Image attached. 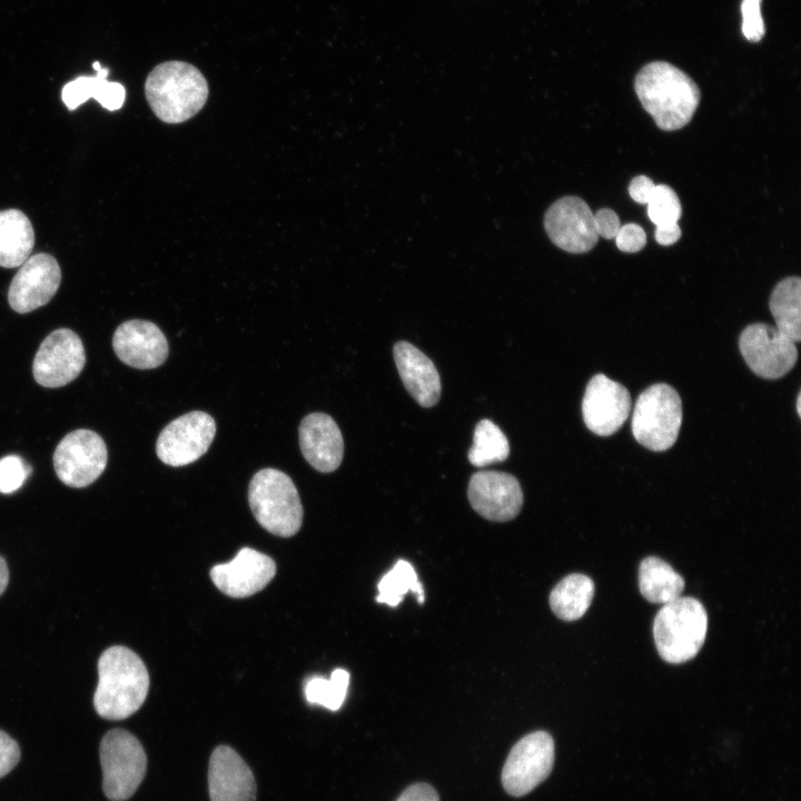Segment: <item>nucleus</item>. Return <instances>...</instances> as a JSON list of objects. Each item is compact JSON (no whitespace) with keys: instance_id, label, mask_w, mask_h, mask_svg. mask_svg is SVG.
<instances>
[{"instance_id":"obj_15","label":"nucleus","mask_w":801,"mask_h":801,"mask_svg":"<svg viewBox=\"0 0 801 801\" xmlns=\"http://www.w3.org/2000/svg\"><path fill=\"white\" fill-rule=\"evenodd\" d=\"M61 281L58 261L51 255L39 253L29 257L13 277L8 300L20 314L44 306L57 293Z\"/></svg>"},{"instance_id":"obj_28","label":"nucleus","mask_w":801,"mask_h":801,"mask_svg":"<svg viewBox=\"0 0 801 801\" xmlns=\"http://www.w3.org/2000/svg\"><path fill=\"white\" fill-rule=\"evenodd\" d=\"M349 684V673L344 669H335L329 679L312 678L305 685L308 703L337 711L344 703Z\"/></svg>"},{"instance_id":"obj_36","label":"nucleus","mask_w":801,"mask_h":801,"mask_svg":"<svg viewBox=\"0 0 801 801\" xmlns=\"http://www.w3.org/2000/svg\"><path fill=\"white\" fill-rule=\"evenodd\" d=\"M126 98V89L119 82L107 81L97 101L107 110L113 111L122 107Z\"/></svg>"},{"instance_id":"obj_31","label":"nucleus","mask_w":801,"mask_h":801,"mask_svg":"<svg viewBox=\"0 0 801 801\" xmlns=\"http://www.w3.org/2000/svg\"><path fill=\"white\" fill-rule=\"evenodd\" d=\"M31 468L17 455L0 458V493L10 494L19 490Z\"/></svg>"},{"instance_id":"obj_38","label":"nucleus","mask_w":801,"mask_h":801,"mask_svg":"<svg viewBox=\"0 0 801 801\" xmlns=\"http://www.w3.org/2000/svg\"><path fill=\"white\" fill-rule=\"evenodd\" d=\"M396 801H439L436 790L426 783L408 787Z\"/></svg>"},{"instance_id":"obj_32","label":"nucleus","mask_w":801,"mask_h":801,"mask_svg":"<svg viewBox=\"0 0 801 801\" xmlns=\"http://www.w3.org/2000/svg\"><path fill=\"white\" fill-rule=\"evenodd\" d=\"M741 14V30L744 38L750 42H759L765 32L761 16V0H742Z\"/></svg>"},{"instance_id":"obj_26","label":"nucleus","mask_w":801,"mask_h":801,"mask_svg":"<svg viewBox=\"0 0 801 801\" xmlns=\"http://www.w3.org/2000/svg\"><path fill=\"white\" fill-rule=\"evenodd\" d=\"M508 454V441L501 428L490 419L479 421L475 426L473 445L467 454L469 463L483 467L505 461Z\"/></svg>"},{"instance_id":"obj_9","label":"nucleus","mask_w":801,"mask_h":801,"mask_svg":"<svg viewBox=\"0 0 801 801\" xmlns=\"http://www.w3.org/2000/svg\"><path fill=\"white\" fill-rule=\"evenodd\" d=\"M554 763V741L550 733L535 731L522 738L510 751L502 771L505 791L514 797L531 792L543 782Z\"/></svg>"},{"instance_id":"obj_2","label":"nucleus","mask_w":801,"mask_h":801,"mask_svg":"<svg viewBox=\"0 0 801 801\" xmlns=\"http://www.w3.org/2000/svg\"><path fill=\"white\" fill-rule=\"evenodd\" d=\"M98 685L93 695L97 713L107 720H122L144 704L149 674L142 660L121 645L103 651L98 661Z\"/></svg>"},{"instance_id":"obj_40","label":"nucleus","mask_w":801,"mask_h":801,"mask_svg":"<svg viewBox=\"0 0 801 801\" xmlns=\"http://www.w3.org/2000/svg\"><path fill=\"white\" fill-rule=\"evenodd\" d=\"M9 571L6 561L0 556V595L3 593L8 585Z\"/></svg>"},{"instance_id":"obj_29","label":"nucleus","mask_w":801,"mask_h":801,"mask_svg":"<svg viewBox=\"0 0 801 801\" xmlns=\"http://www.w3.org/2000/svg\"><path fill=\"white\" fill-rule=\"evenodd\" d=\"M108 73L109 70L101 67L95 77L80 76L66 83L61 91V98L67 108L75 110L90 98L97 100L107 82Z\"/></svg>"},{"instance_id":"obj_3","label":"nucleus","mask_w":801,"mask_h":801,"mask_svg":"<svg viewBox=\"0 0 801 801\" xmlns=\"http://www.w3.org/2000/svg\"><path fill=\"white\" fill-rule=\"evenodd\" d=\"M208 83L195 66L185 61L157 65L145 82L146 99L164 122L180 123L201 110L208 98Z\"/></svg>"},{"instance_id":"obj_13","label":"nucleus","mask_w":801,"mask_h":801,"mask_svg":"<svg viewBox=\"0 0 801 801\" xmlns=\"http://www.w3.org/2000/svg\"><path fill=\"white\" fill-rule=\"evenodd\" d=\"M544 228L551 241L571 254H584L599 241L594 214L580 197L565 196L545 212Z\"/></svg>"},{"instance_id":"obj_19","label":"nucleus","mask_w":801,"mask_h":801,"mask_svg":"<svg viewBox=\"0 0 801 801\" xmlns=\"http://www.w3.org/2000/svg\"><path fill=\"white\" fill-rule=\"evenodd\" d=\"M210 801H256V781L243 758L230 746H217L208 769Z\"/></svg>"},{"instance_id":"obj_17","label":"nucleus","mask_w":801,"mask_h":801,"mask_svg":"<svg viewBox=\"0 0 801 801\" xmlns=\"http://www.w3.org/2000/svg\"><path fill=\"white\" fill-rule=\"evenodd\" d=\"M271 557L250 547H244L228 563L215 565L210 577L219 591L241 599L261 591L275 576Z\"/></svg>"},{"instance_id":"obj_25","label":"nucleus","mask_w":801,"mask_h":801,"mask_svg":"<svg viewBox=\"0 0 801 801\" xmlns=\"http://www.w3.org/2000/svg\"><path fill=\"white\" fill-rule=\"evenodd\" d=\"M594 582L586 575L574 573L561 580L550 594V606L563 621L582 617L591 605Z\"/></svg>"},{"instance_id":"obj_8","label":"nucleus","mask_w":801,"mask_h":801,"mask_svg":"<svg viewBox=\"0 0 801 801\" xmlns=\"http://www.w3.org/2000/svg\"><path fill=\"white\" fill-rule=\"evenodd\" d=\"M108 452L102 437L90 429L67 434L53 453L58 478L75 488L92 484L107 466Z\"/></svg>"},{"instance_id":"obj_33","label":"nucleus","mask_w":801,"mask_h":801,"mask_svg":"<svg viewBox=\"0 0 801 801\" xmlns=\"http://www.w3.org/2000/svg\"><path fill=\"white\" fill-rule=\"evenodd\" d=\"M614 239L617 248L624 253H637L646 244L645 231L634 222L621 226Z\"/></svg>"},{"instance_id":"obj_21","label":"nucleus","mask_w":801,"mask_h":801,"mask_svg":"<svg viewBox=\"0 0 801 801\" xmlns=\"http://www.w3.org/2000/svg\"><path fill=\"white\" fill-rule=\"evenodd\" d=\"M393 355L399 377L408 394L422 407L436 405L442 385L434 363L417 347L405 340L394 345Z\"/></svg>"},{"instance_id":"obj_23","label":"nucleus","mask_w":801,"mask_h":801,"mask_svg":"<svg viewBox=\"0 0 801 801\" xmlns=\"http://www.w3.org/2000/svg\"><path fill=\"white\" fill-rule=\"evenodd\" d=\"M684 585L683 577L665 561L649 556L641 562L639 587L649 602L666 604L681 595Z\"/></svg>"},{"instance_id":"obj_39","label":"nucleus","mask_w":801,"mask_h":801,"mask_svg":"<svg viewBox=\"0 0 801 801\" xmlns=\"http://www.w3.org/2000/svg\"><path fill=\"white\" fill-rule=\"evenodd\" d=\"M681 237V228L678 222L656 226L655 240L662 246L675 244Z\"/></svg>"},{"instance_id":"obj_11","label":"nucleus","mask_w":801,"mask_h":801,"mask_svg":"<svg viewBox=\"0 0 801 801\" xmlns=\"http://www.w3.org/2000/svg\"><path fill=\"white\" fill-rule=\"evenodd\" d=\"M739 348L749 368L765 379L784 376L798 359L795 343L763 323L751 324L742 330Z\"/></svg>"},{"instance_id":"obj_14","label":"nucleus","mask_w":801,"mask_h":801,"mask_svg":"<svg viewBox=\"0 0 801 801\" xmlns=\"http://www.w3.org/2000/svg\"><path fill=\"white\" fill-rule=\"evenodd\" d=\"M630 412L631 396L626 387L604 374H596L590 379L582 400V414L591 432L599 436L614 434Z\"/></svg>"},{"instance_id":"obj_6","label":"nucleus","mask_w":801,"mask_h":801,"mask_svg":"<svg viewBox=\"0 0 801 801\" xmlns=\"http://www.w3.org/2000/svg\"><path fill=\"white\" fill-rule=\"evenodd\" d=\"M682 424V402L678 392L664 383L643 390L634 405L632 433L635 439L653 452L673 446Z\"/></svg>"},{"instance_id":"obj_41","label":"nucleus","mask_w":801,"mask_h":801,"mask_svg":"<svg viewBox=\"0 0 801 801\" xmlns=\"http://www.w3.org/2000/svg\"><path fill=\"white\" fill-rule=\"evenodd\" d=\"M800 403H801V397H800V394H799V395H798V398H797V412H798V415H799V416L801 415Z\"/></svg>"},{"instance_id":"obj_22","label":"nucleus","mask_w":801,"mask_h":801,"mask_svg":"<svg viewBox=\"0 0 801 801\" xmlns=\"http://www.w3.org/2000/svg\"><path fill=\"white\" fill-rule=\"evenodd\" d=\"M34 233L29 218L18 209L0 211V266H21L30 256Z\"/></svg>"},{"instance_id":"obj_12","label":"nucleus","mask_w":801,"mask_h":801,"mask_svg":"<svg viewBox=\"0 0 801 801\" xmlns=\"http://www.w3.org/2000/svg\"><path fill=\"white\" fill-rule=\"evenodd\" d=\"M85 364L86 353L80 337L71 329L59 328L40 344L32 374L39 385L57 388L76 379Z\"/></svg>"},{"instance_id":"obj_24","label":"nucleus","mask_w":801,"mask_h":801,"mask_svg":"<svg viewBox=\"0 0 801 801\" xmlns=\"http://www.w3.org/2000/svg\"><path fill=\"white\" fill-rule=\"evenodd\" d=\"M769 307L778 332L793 343L800 342L801 279L790 276L779 281L772 290Z\"/></svg>"},{"instance_id":"obj_1","label":"nucleus","mask_w":801,"mask_h":801,"mask_svg":"<svg viewBox=\"0 0 801 801\" xmlns=\"http://www.w3.org/2000/svg\"><path fill=\"white\" fill-rule=\"evenodd\" d=\"M634 89L643 108L665 131L688 125L701 99L694 80L666 61H653L642 67L635 77Z\"/></svg>"},{"instance_id":"obj_4","label":"nucleus","mask_w":801,"mask_h":801,"mask_svg":"<svg viewBox=\"0 0 801 801\" xmlns=\"http://www.w3.org/2000/svg\"><path fill=\"white\" fill-rule=\"evenodd\" d=\"M708 631V614L700 601L679 596L663 604L655 615L653 636L660 656L672 664L693 659Z\"/></svg>"},{"instance_id":"obj_42","label":"nucleus","mask_w":801,"mask_h":801,"mask_svg":"<svg viewBox=\"0 0 801 801\" xmlns=\"http://www.w3.org/2000/svg\"><path fill=\"white\" fill-rule=\"evenodd\" d=\"M92 68H93L96 71H98V70L101 68V66H100V63H99L98 61H95L93 65H92Z\"/></svg>"},{"instance_id":"obj_20","label":"nucleus","mask_w":801,"mask_h":801,"mask_svg":"<svg viewBox=\"0 0 801 801\" xmlns=\"http://www.w3.org/2000/svg\"><path fill=\"white\" fill-rule=\"evenodd\" d=\"M299 446L305 459L318 472L337 469L344 456V441L336 422L327 414L312 413L299 425Z\"/></svg>"},{"instance_id":"obj_10","label":"nucleus","mask_w":801,"mask_h":801,"mask_svg":"<svg viewBox=\"0 0 801 801\" xmlns=\"http://www.w3.org/2000/svg\"><path fill=\"white\" fill-rule=\"evenodd\" d=\"M216 434L215 419L202 411H192L171 421L160 432L156 453L166 465L180 467L200 458Z\"/></svg>"},{"instance_id":"obj_30","label":"nucleus","mask_w":801,"mask_h":801,"mask_svg":"<svg viewBox=\"0 0 801 801\" xmlns=\"http://www.w3.org/2000/svg\"><path fill=\"white\" fill-rule=\"evenodd\" d=\"M646 205L649 218L655 226L678 222L682 214L680 199L668 185H655Z\"/></svg>"},{"instance_id":"obj_37","label":"nucleus","mask_w":801,"mask_h":801,"mask_svg":"<svg viewBox=\"0 0 801 801\" xmlns=\"http://www.w3.org/2000/svg\"><path fill=\"white\" fill-rule=\"evenodd\" d=\"M655 185L646 176L640 175L634 177L629 185V194L631 198L639 204H647Z\"/></svg>"},{"instance_id":"obj_18","label":"nucleus","mask_w":801,"mask_h":801,"mask_svg":"<svg viewBox=\"0 0 801 801\" xmlns=\"http://www.w3.org/2000/svg\"><path fill=\"white\" fill-rule=\"evenodd\" d=\"M112 347L118 358L137 369L160 366L168 356V342L161 329L154 323L131 319L122 323L112 337Z\"/></svg>"},{"instance_id":"obj_27","label":"nucleus","mask_w":801,"mask_h":801,"mask_svg":"<svg viewBox=\"0 0 801 801\" xmlns=\"http://www.w3.org/2000/svg\"><path fill=\"white\" fill-rule=\"evenodd\" d=\"M378 603H386L389 606L398 605L407 592H413L419 603L424 602V589L418 581V576L413 565L405 561L398 560L378 582Z\"/></svg>"},{"instance_id":"obj_34","label":"nucleus","mask_w":801,"mask_h":801,"mask_svg":"<svg viewBox=\"0 0 801 801\" xmlns=\"http://www.w3.org/2000/svg\"><path fill=\"white\" fill-rule=\"evenodd\" d=\"M20 759L18 743L0 730V778L9 773Z\"/></svg>"},{"instance_id":"obj_7","label":"nucleus","mask_w":801,"mask_h":801,"mask_svg":"<svg viewBox=\"0 0 801 801\" xmlns=\"http://www.w3.org/2000/svg\"><path fill=\"white\" fill-rule=\"evenodd\" d=\"M102 789L111 801H126L146 774L147 756L139 740L130 732L113 729L100 742Z\"/></svg>"},{"instance_id":"obj_16","label":"nucleus","mask_w":801,"mask_h":801,"mask_svg":"<svg viewBox=\"0 0 801 801\" xmlns=\"http://www.w3.org/2000/svg\"><path fill=\"white\" fill-rule=\"evenodd\" d=\"M467 495L472 507L494 522L513 520L523 506L520 482L504 472H476L469 479Z\"/></svg>"},{"instance_id":"obj_5","label":"nucleus","mask_w":801,"mask_h":801,"mask_svg":"<svg viewBox=\"0 0 801 801\" xmlns=\"http://www.w3.org/2000/svg\"><path fill=\"white\" fill-rule=\"evenodd\" d=\"M248 502L256 521L281 537L295 535L303 523V505L291 478L276 468H263L251 478Z\"/></svg>"},{"instance_id":"obj_35","label":"nucleus","mask_w":801,"mask_h":801,"mask_svg":"<svg viewBox=\"0 0 801 801\" xmlns=\"http://www.w3.org/2000/svg\"><path fill=\"white\" fill-rule=\"evenodd\" d=\"M594 222L597 235L605 239L615 238L621 221L617 214L610 208H602L594 214Z\"/></svg>"}]
</instances>
